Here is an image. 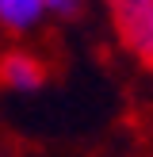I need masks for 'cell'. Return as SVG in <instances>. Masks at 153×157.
Instances as JSON below:
<instances>
[{
  "instance_id": "6da1fadb",
  "label": "cell",
  "mask_w": 153,
  "mask_h": 157,
  "mask_svg": "<svg viewBox=\"0 0 153 157\" xmlns=\"http://www.w3.org/2000/svg\"><path fill=\"white\" fill-rule=\"evenodd\" d=\"M107 8L122 46L138 61L153 65V0H107Z\"/></svg>"
},
{
  "instance_id": "7a4b0ae2",
  "label": "cell",
  "mask_w": 153,
  "mask_h": 157,
  "mask_svg": "<svg viewBox=\"0 0 153 157\" xmlns=\"http://www.w3.org/2000/svg\"><path fill=\"white\" fill-rule=\"evenodd\" d=\"M0 84L12 92H38L46 84V65L27 50H12L0 58Z\"/></svg>"
},
{
  "instance_id": "3957f363",
  "label": "cell",
  "mask_w": 153,
  "mask_h": 157,
  "mask_svg": "<svg viewBox=\"0 0 153 157\" xmlns=\"http://www.w3.org/2000/svg\"><path fill=\"white\" fill-rule=\"evenodd\" d=\"M46 0H0V27L8 35H27L42 23Z\"/></svg>"
},
{
  "instance_id": "277c9868",
  "label": "cell",
  "mask_w": 153,
  "mask_h": 157,
  "mask_svg": "<svg viewBox=\"0 0 153 157\" xmlns=\"http://www.w3.org/2000/svg\"><path fill=\"white\" fill-rule=\"evenodd\" d=\"M46 12L58 19H76L84 15V0H46Z\"/></svg>"
}]
</instances>
